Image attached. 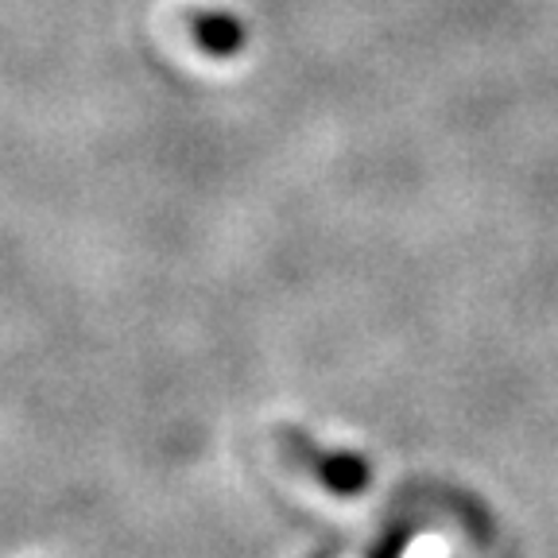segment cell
<instances>
[{"label":"cell","mask_w":558,"mask_h":558,"mask_svg":"<svg viewBox=\"0 0 558 558\" xmlns=\"http://www.w3.org/2000/svg\"><path fill=\"white\" fill-rule=\"evenodd\" d=\"M276 438H279V446L288 450L291 462L303 465L318 485H326L330 493H338V497H357L361 488L373 481L365 458H357V453H349V450H330V446L314 442L306 430L279 427Z\"/></svg>","instance_id":"1"},{"label":"cell","mask_w":558,"mask_h":558,"mask_svg":"<svg viewBox=\"0 0 558 558\" xmlns=\"http://www.w3.org/2000/svg\"><path fill=\"white\" fill-rule=\"evenodd\" d=\"M191 32H194V44H198L202 51L218 54V59H226V54H236L244 47L241 20L229 16V12H194V16H191Z\"/></svg>","instance_id":"2"},{"label":"cell","mask_w":558,"mask_h":558,"mask_svg":"<svg viewBox=\"0 0 558 558\" xmlns=\"http://www.w3.org/2000/svg\"><path fill=\"white\" fill-rule=\"evenodd\" d=\"M400 547H403V535H388L384 547L376 550V558H400Z\"/></svg>","instance_id":"3"}]
</instances>
